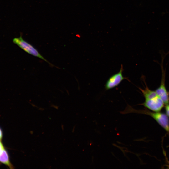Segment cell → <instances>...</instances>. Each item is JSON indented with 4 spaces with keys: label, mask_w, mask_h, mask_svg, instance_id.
Returning <instances> with one entry per match:
<instances>
[{
    "label": "cell",
    "mask_w": 169,
    "mask_h": 169,
    "mask_svg": "<svg viewBox=\"0 0 169 169\" xmlns=\"http://www.w3.org/2000/svg\"><path fill=\"white\" fill-rule=\"evenodd\" d=\"M13 42L27 53L34 56L39 58L48 63L51 65H53L47 60L31 44L24 40L22 37L13 39Z\"/></svg>",
    "instance_id": "1"
},
{
    "label": "cell",
    "mask_w": 169,
    "mask_h": 169,
    "mask_svg": "<svg viewBox=\"0 0 169 169\" xmlns=\"http://www.w3.org/2000/svg\"><path fill=\"white\" fill-rule=\"evenodd\" d=\"M123 66L121 64L119 71L111 76L107 81L105 85L106 90L116 87L125 79H128L127 78L124 77L123 75Z\"/></svg>",
    "instance_id": "2"
},
{
    "label": "cell",
    "mask_w": 169,
    "mask_h": 169,
    "mask_svg": "<svg viewBox=\"0 0 169 169\" xmlns=\"http://www.w3.org/2000/svg\"><path fill=\"white\" fill-rule=\"evenodd\" d=\"M164 104L163 100L158 95L151 99L145 100L142 105L153 111L158 112L163 107Z\"/></svg>",
    "instance_id": "3"
},
{
    "label": "cell",
    "mask_w": 169,
    "mask_h": 169,
    "mask_svg": "<svg viewBox=\"0 0 169 169\" xmlns=\"http://www.w3.org/2000/svg\"><path fill=\"white\" fill-rule=\"evenodd\" d=\"M162 77L159 87L155 90L158 95L162 99L166 105L169 104V92L165 85V73L162 70Z\"/></svg>",
    "instance_id": "4"
},
{
    "label": "cell",
    "mask_w": 169,
    "mask_h": 169,
    "mask_svg": "<svg viewBox=\"0 0 169 169\" xmlns=\"http://www.w3.org/2000/svg\"><path fill=\"white\" fill-rule=\"evenodd\" d=\"M148 114L165 130L169 132V120L167 115L158 112H149Z\"/></svg>",
    "instance_id": "5"
},
{
    "label": "cell",
    "mask_w": 169,
    "mask_h": 169,
    "mask_svg": "<svg viewBox=\"0 0 169 169\" xmlns=\"http://www.w3.org/2000/svg\"><path fill=\"white\" fill-rule=\"evenodd\" d=\"M0 140V163L3 164L10 169L13 168L11 163L8 152Z\"/></svg>",
    "instance_id": "6"
},
{
    "label": "cell",
    "mask_w": 169,
    "mask_h": 169,
    "mask_svg": "<svg viewBox=\"0 0 169 169\" xmlns=\"http://www.w3.org/2000/svg\"><path fill=\"white\" fill-rule=\"evenodd\" d=\"M165 109L166 114L169 116V104L166 105Z\"/></svg>",
    "instance_id": "7"
},
{
    "label": "cell",
    "mask_w": 169,
    "mask_h": 169,
    "mask_svg": "<svg viewBox=\"0 0 169 169\" xmlns=\"http://www.w3.org/2000/svg\"><path fill=\"white\" fill-rule=\"evenodd\" d=\"M3 134L2 130L0 127V140L1 141L3 138Z\"/></svg>",
    "instance_id": "8"
}]
</instances>
